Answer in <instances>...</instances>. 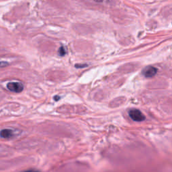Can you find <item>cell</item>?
<instances>
[{"mask_svg": "<svg viewBox=\"0 0 172 172\" xmlns=\"http://www.w3.org/2000/svg\"><path fill=\"white\" fill-rule=\"evenodd\" d=\"M7 88L12 92L20 93L24 90V85L20 82H10L7 84Z\"/></svg>", "mask_w": 172, "mask_h": 172, "instance_id": "7a4b0ae2", "label": "cell"}, {"mask_svg": "<svg viewBox=\"0 0 172 172\" xmlns=\"http://www.w3.org/2000/svg\"><path fill=\"white\" fill-rule=\"evenodd\" d=\"M96 1H98V2H101V1H103V0H95Z\"/></svg>", "mask_w": 172, "mask_h": 172, "instance_id": "ba28073f", "label": "cell"}, {"mask_svg": "<svg viewBox=\"0 0 172 172\" xmlns=\"http://www.w3.org/2000/svg\"><path fill=\"white\" fill-rule=\"evenodd\" d=\"M157 69L156 68L152 66H149L143 69V74L145 77L150 78V77H154L157 74Z\"/></svg>", "mask_w": 172, "mask_h": 172, "instance_id": "3957f363", "label": "cell"}, {"mask_svg": "<svg viewBox=\"0 0 172 172\" xmlns=\"http://www.w3.org/2000/svg\"><path fill=\"white\" fill-rule=\"evenodd\" d=\"M129 116L132 120L136 122H142L145 120V116L140 110L137 109H132L129 112Z\"/></svg>", "mask_w": 172, "mask_h": 172, "instance_id": "6da1fadb", "label": "cell"}, {"mask_svg": "<svg viewBox=\"0 0 172 172\" xmlns=\"http://www.w3.org/2000/svg\"><path fill=\"white\" fill-rule=\"evenodd\" d=\"M13 135V131L11 129H5L0 131V137L3 138H10Z\"/></svg>", "mask_w": 172, "mask_h": 172, "instance_id": "277c9868", "label": "cell"}, {"mask_svg": "<svg viewBox=\"0 0 172 172\" xmlns=\"http://www.w3.org/2000/svg\"><path fill=\"white\" fill-rule=\"evenodd\" d=\"M24 172H38V171H32V170H29V171H26Z\"/></svg>", "mask_w": 172, "mask_h": 172, "instance_id": "52a82bcc", "label": "cell"}, {"mask_svg": "<svg viewBox=\"0 0 172 172\" xmlns=\"http://www.w3.org/2000/svg\"><path fill=\"white\" fill-rule=\"evenodd\" d=\"M8 65V63L7 62H5V61H0V68H2V67H6Z\"/></svg>", "mask_w": 172, "mask_h": 172, "instance_id": "8992f818", "label": "cell"}, {"mask_svg": "<svg viewBox=\"0 0 172 172\" xmlns=\"http://www.w3.org/2000/svg\"><path fill=\"white\" fill-rule=\"evenodd\" d=\"M66 54V50L65 47H61V48L59 49V55L60 56H64V55Z\"/></svg>", "mask_w": 172, "mask_h": 172, "instance_id": "5b68a950", "label": "cell"}]
</instances>
